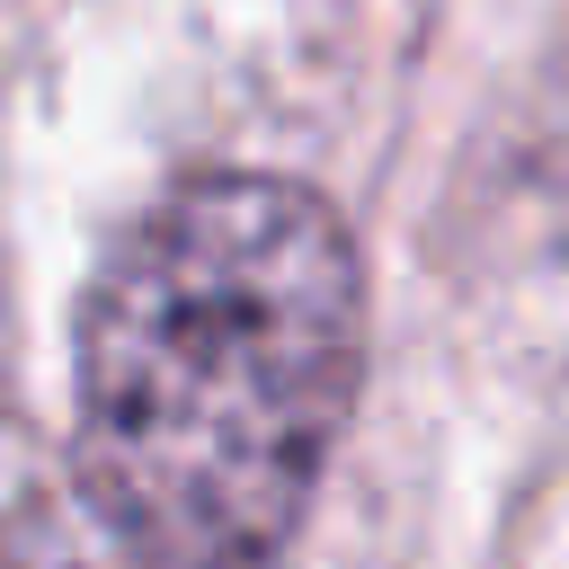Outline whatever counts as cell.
Returning <instances> with one entry per match:
<instances>
[{
  "label": "cell",
  "instance_id": "cell-1",
  "mask_svg": "<svg viewBox=\"0 0 569 569\" xmlns=\"http://www.w3.org/2000/svg\"><path fill=\"white\" fill-rule=\"evenodd\" d=\"M365 373V258L329 196L196 169L80 302L71 480L151 569H258L311 507Z\"/></svg>",
  "mask_w": 569,
  "mask_h": 569
},
{
  "label": "cell",
  "instance_id": "cell-2",
  "mask_svg": "<svg viewBox=\"0 0 569 569\" xmlns=\"http://www.w3.org/2000/svg\"><path fill=\"white\" fill-rule=\"evenodd\" d=\"M0 569H80V551H71L53 525H36V516H27V525H9V533H0Z\"/></svg>",
  "mask_w": 569,
  "mask_h": 569
}]
</instances>
